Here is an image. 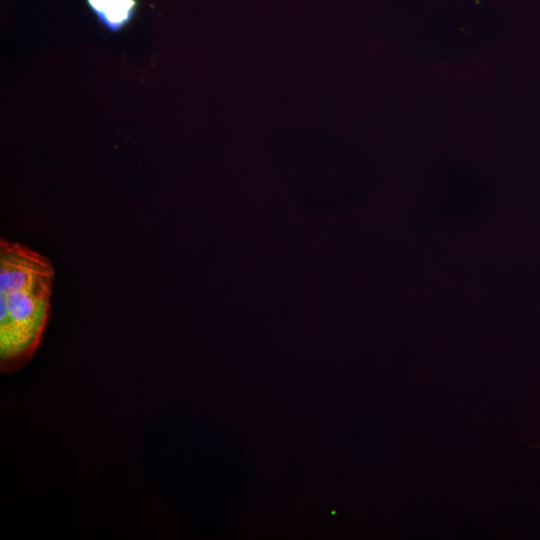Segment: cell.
Wrapping results in <instances>:
<instances>
[{
  "mask_svg": "<svg viewBox=\"0 0 540 540\" xmlns=\"http://www.w3.org/2000/svg\"><path fill=\"white\" fill-rule=\"evenodd\" d=\"M99 25L110 33H118L131 23L139 0H86Z\"/></svg>",
  "mask_w": 540,
  "mask_h": 540,
  "instance_id": "obj_2",
  "label": "cell"
},
{
  "mask_svg": "<svg viewBox=\"0 0 540 540\" xmlns=\"http://www.w3.org/2000/svg\"><path fill=\"white\" fill-rule=\"evenodd\" d=\"M55 270L29 246L0 239V372L14 373L33 357L51 317Z\"/></svg>",
  "mask_w": 540,
  "mask_h": 540,
  "instance_id": "obj_1",
  "label": "cell"
}]
</instances>
